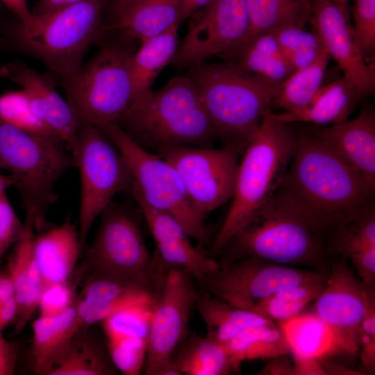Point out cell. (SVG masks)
<instances>
[{"instance_id": "cell-1", "label": "cell", "mask_w": 375, "mask_h": 375, "mask_svg": "<svg viewBox=\"0 0 375 375\" xmlns=\"http://www.w3.org/2000/svg\"><path fill=\"white\" fill-rule=\"evenodd\" d=\"M278 189L299 208L324 242L338 226L374 208L375 188L307 127L296 131L292 156Z\"/></svg>"}, {"instance_id": "cell-2", "label": "cell", "mask_w": 375, "mask_h": 375, "mask_svg": "<svg viewBox=\"0 0 375 375\" xmlns=\"http://www.w3.org/2000/svg\"><path fill=\"white\" fill-rule=\"evenodd\" d=\"M116 124L135 144L158 155L176 147H210L217 135L193 81L170 78L133 101Z\"/></svg>"}, {"instance_id": "cell-3", "label": "cell", "mask_w": 375, "mask_h": 375, "mask_svg": "<svg viewBox=\"0 0 375 375\" xmlns=\"http://www.w3.org/2000/svg\"><path fill=\"white\" fill-rule=\"evenodd\" d=\"M220 262L253 258L328 274L337 257L299 208L278 188L232 237Z\"/></svg>"}, {"instance_id": "cell-4", "label": "cell", "mask_w": 375, "mask_h": 375, "mask_svg": "<svg viewBox=\"0 0 375 375\" xmlns=\"http://www.w3.org/2000/svg\"><path fill=\"white\" fill-rule=\"evenodd\" d=\"M106 0H84L45 13L35 14L5 30L0 47L8 45L42 61L63 83L83 64L100 35Z\"/></svg>"}, {"instance_id": "cell-5", "label": "cell", "mask_w": 375, "mask_h": 375, "mask_svg": "<svg viewBox=\"0 0 375 375\" xmlns=\"http://www.w3.org/2000/svg\"><path fill=\"white\" fill-rule=\"evenodd\" d=\"M186 75L197 88L215 128L226 145L245 148L272 111L278 85L227 63L202 62Z\"/></svg>"}, {"instance_id": "cell-6", "label": "cell", "mask_w": 375, "mask_h": 375, "mask_svg": "<svg viewBox=\"0 0 375 375\" xmlns=\"http://www.w3.org/2000/svg\"><path fill=\"white\" fill-rule=\"evenodd\" d=\"M272 112V111H271ZM267 112L245 147L238 165L233 201L212 244L219 255L232 237L278 190L290 162L296 131L290 124L275 121Z\"/></svg>"}, {"instance_id": "cell-7", "label": "cell", "mask_w": 375, "mask_h": 375, "mask_svg": "<svg viewBox=\"0 0 375 375\" xmlns=\"http://www.w3.org/2000/svg\"><path fill=\"white\" fill-rule=\"evenodd\" d=\"M74 166L70 150L60 139L30 133L0 119V169L15 180L28 230L48 226L47 211L58 199L56 185Z\"/></svg>"}, {"instance_id": "cell-8", "label": "cell", "mask_w": 375, "mask_h": 375, "mask_svg": "<svg viewBox=\"0 0 375 375\" xmlns=\"http://www.w3.org/2000/svg\"><path fill=\"white\" fill-rule=\"evenodd\" d=\"M131 39L110 42L63 83L78 126L115 123L133 100Z\"/></svg>"}, {"instance_id": "cell-9", "label": "cell", "mask_w": 375, "mask_h": 375, "mask_svg": "<svg viewBox=\"0 0 375 375\" xmlns=\"http://www.w3.org/2000/svg\"><path fill=\"white\" fill-rule=\"evenodd\" d=\"M99 216L94 240L68 282L77 289L85 276L98 273L133 280L153 290L158 276L156 256L149 253L133 212L112 201Z\"/></svg>"}, {"instance_id": "cell-10", "label": "cell", "mask_w": 375, "mask_h": 375, "mask_svg": "<svg viewBox=\"0 0 375 375\" xmlns=\"http://www.w3.org/2000/svg\"><path fill=\"white\" fill-rule=\"evenodd\" d=\"M97 128L113 142L127 162L133 178L131 189L151 206L174 218L190 238L206 244L208 232L204 217L193 206L177 170L158 155L139 147L116 123Z\"/></svg>"}, {"instance_id": "cell-11", "label": "cell", "mask_w": 375, "mask_h": 375, "mask_svg": "<svg viewBox=\"0 0 375 375\" xmlns=\"http://www.w3.org/2000/svg\"><path fill=\"white\" fill-rule=\"evenodd\" d=\"M70 151L80 176L78 230L83 249L97 217L115 195L121 192H130L133 178L119 149L94 126H78Z\"/></svg>"}, {"instance_id": "cell-12", "label": "cell", "mask_w": 375, "mask_h": 375, "mask_svg": "<svg viewBox=\"0 0 375 375\" xmlns=\"http://www.w3.org/2000/svg\"><path fill=\"white\" fill-rule=\"evenodd\" d=\"M185 270L165 272L151 308L146 356L147 375H181L174 365L176 349L185 338L199 293Z\"/></svg>"}, {"instance_id": "cell-13", "label": "cell", "mask_w": 375, "mask_h": 375, "mask_svg": "<svg viewBox=\"0 0 375 375\" xmlns=\"http://www.w3.org/2000/svg\"><path fill=\"white\" fill-rule=\"evenodd\" d=\"M218 262L219 267L202 281L208 293L250 311L257 303L280 290L323 281L328 274L253 258Z\"/></svg>"}, {"instance_id": "cell-14", "label": "cell", "mask_w": 375, "mask_h": 375, "mask_svg": "<svg viewBox=\"0 0 375 375\" xmlns=\"http://www.w3.org/2000/svg\"><path fill=\"white\" fill-rule=\"evenodd\" d=\"M188 19L187 33L169 63L177 69H188L213 56L224 59L249 34L247 0H213Z\"/></svg>"}, {"instance_id": "cell-15", "label": "cell", "mask_w": 375, "mask_h": 375, "mask_svg": "<svg viewBox=\"0 0 375 375\" xmlns=\"http://www.w3.org/2000/svg\"><path fill=\"white\" fill-rule=\"evenodd\" d=\"M242 149L237 145L222 149L176 147L158 156L177 170L193 206L204 217L232 198L238 155Z\"/></svg>"}, {"instance_id": "cell-16", "label": "cell", "mask_w": 375, "mask_h": 375, "mask_svg": "<svg viewBox=\"0 0 375 375\" xmlns=\"http://www.w3.org/2000/svg\"><path fill=\"white\" fill-rule=\"evenodd\" d=\"M373 303L374 285L362 282L347 258L338 256L331 265L322 291L314 301L313 312L340 333L356 355L361 322Z\"/></svg>"}, {"instance_id": "cell-17", "label": "cell", "mask_w": 375, "mask_h": 375, "mask_svg": "<svg viewBox=\"0 0 375 375\" xmlns=\"http://www.w3.org/2000/svg\"><path fill=\"white\" fill-rule=\"evenodd\" d=\"M311 23L333 58L361 97L375 89V70L367 65L348 24V17L331 0H311Z\"/></svg>"}, {"instance_id": "cell-18", "label": "cell", "mask_w": 375, "mask_h": 375, "mask_svg": "<svg viewBox=\"0 0 375 375\" xmlns=\"http://www.w3.org/2000/svg\"><path fill=\"white\" fill-rule=\"evenodd\" d=\"M0 77L21 88L36 115L70 150L78 124L69 103L56 91L51 81L20 60L0 67Z\"/></svg>"}, {"instance_id": "cell-19", "label": "cell", "mask_w": 375, "mask_h": 375, "mask_svg": "<svg viewBox=\"0 0 375 375\" xmlns=\"http://www.w3.org/2000/svg\"><path fill=\"white\" fill-rule=\"evenodd\" d=\"M78 287L81 290L76 301L82 326H94L128 307L153 305L156 296L147 285L104 274L87 275Z\"/></svg>"}, {"instance_id": "cell-20", "label": "cell", "mask_w": 375, "mask_h": 375, "mask_svg": "<svg viewBox=\"0 0 375 375\" xmlns=\"http://www.w3.org/2000/svg\"><path fill=\"white\" fill-rule=\"evenodd\" d=\"M130 193L140 208L156 242V252L165 264L180 267L201 282L219 267L217 261L192 244L190 236L174 218L151 206L135 190L131 189Z\"/></svg>"}, {"instance_id": "cell-21", "label": "cell", "mask_w": 375, "mask_h": 375, "mask_svg": "<svg viewBox=\"0 0 375 375\" xmlns=\"http://www.w3.org/2000/svg\"><path fill=\"white\" fill-rule=\"evenodd\" d=\"M307 128L375 188V115L372 109H363L352 120Z\"/></svg>"}, {"instance_id": "cell-22", "label": "cell", "mask_w": 375, "mask_h": 375, "mask_svg": "<svg viewBox=\"0 0 375 375\" xmlns=\"http://www.w3.org/2000/svg\"><path fill=\"white\" fill-rule=\"evenodd\" d=\"M107 342L93 328L82 326L46 362L39 375H115Z\"/></svg>"}, {"instance_id": "cell-23", "label": "cell", "mask_w": 375, "mask_h": 375, "mask_svg": "<svg viewBox=\"0 0 375 375\" xmlns=\"http://www.w3.org/2000/svg\"><path fill=\"white\" fill-rule=\"evenodd\" d=\"M33 248L42 292L54 285L67 283L83 250L77 224L67 217L60 225L34 235Z\"/></svg>"}, {"instance_id": "cell-24", "label": "cell", "mask_w": 375, "mask_h": 375, "mask_svg": "<svg viewBox=\"0 0 375 375\" xmlns=\"http://www.w3.org/2000/svg\"><path fill=\"white\" fill-rule=\"evenodd\" d=\"M277 324L294 359L321 361L338 355L355 356L340 334L314 312H302Z\"/></svg>"}, {"instance_id": "cell-25", "label": "cell", "mask_w": 375, "mask_h": 375, "mask_svg": "<svg viewBox=\"0 0 375 375\" xmlns=\"http://www.w3.org/2000/svg\"><path fill=\"white\" fill-rule=\"evenodd\" d=\"M224 60L240 70L275 85L282 84L295 71L272 31L248 38Z\"/></svg>"}, {"instance_id": "cell-26", "label": "cell", "mask_w": 375, "mask_h": 375, "mask_svg": "<svg viewBox=\"0 0 375 375\" xmlns=\"http://www.w3.org/2000/svg\"><path fill=\"white\" fill-rule=\"evenodd\" d=\"M362 97L344 76L322 86L310 104L297 112H283L271 117L283 124L311 123L315 126L333 125L346 121Z\"/></svg>"}, {"instance_id": "cell-27", "label": "cell", "mask_w": 375, "mask_h": 375, "mask_svg": "<svg viewBox=\"0 0 375 375\" xmlns=\"http://www.w3.org/2000/svg\"><path fill=\"white\" fill-rule=\"evenodd\" d=\"M180 19L178 0H129L121 13L100 34L117 31L123 37L140 41L158 35Z\"/></svg>"}, {"instance_id": "cell-28", "label": "cell", "mask_w": 375, "mask_h": 375, "mask_svg": "<svg viewBox=\"0 0 375 375\" xmlns=\"http://www.w3.org/2000/svg\"><path fill=\"white\" fill-rule=\"evenodd\" d=\"M31 233L19 240L13 248L7 262L15 288L17 315L14 322L19 333L39 307L42 294V281L35 258Z\"/></svg>"}, {"instance_id": "cell-29", "label": "cell", "mask_w": 375, "mask_h": 375, "mask_svg": "<svg viewBox=\"0 0 375 375\" xmlns=\"http://www.w3.org/2000/svg\"><path fill=\"white\" fill-rule=\"evenodd\" d=\"M181 24L177 22L165 31L140 41V46L131 60L133 100L151 91L156 77L170 63L179 44Z\"/></svg>"}, {"instance_id": "cell-30", "label": "cell", "mask_w": 375, "mask_h": 375, "mask_svg": "<svg viewBox=\"0 0 375 375\" xmlns=\"http://www.w3.org/2000/svg\"><path fill=\"white\" fill-rule=\"evenodd\" d=\"M233 369L244 361L291 354L285 335L274 322L248 327L223 344Z\"/></svg>"}, {"instance_id": "cell-31", "label": "cell", "mask_w": 375, "mask_h": 375, "mask_svg": "<svg viewBox=\"0 0 375 375\" xmlns=\"http://www.w3.org/2000/svg\"><path fill=\"white\" fill-rule=\"evenodd\" d=\"M81 327L76 298L63 311L53 315H40L36 319L32 324L31 347L33 372L39 374L46 362Z\"/></svg>"}, {"instance_id": "cell-32", "label": "cell", "mask_w": 375, "mask_h": 375, "mask_svg": "<svg viewBox=\"0 0 375 375\" xmlns=\"http://www.w3.org/2000/svg\"><path fill=\"white\" fill-rule=\"evenodd\" d=\"M194 308L206 326V336L222 344L248 327L271 322L209 294H199Z\"/></svg>"}, {"instance_id": "cell-33", "label": "cell", "mask_w": 375, "mask_h": 375, "mask_svg": "<svg viewBox=\"0 0 375 375\" xmlns=\"http://www.w3.org/2000/svg\"><path fill=\"white\" fill-rule=\"evenodd\" d=\"M329 58L324 49L310 65L295 70L278 85L272 108H280L286 112L306 108L322 87Z\"/></svg>"}, {"instance_id": "cell-34", "label": "cell", "mask_w": 375, "mask_h": 375, "mask_svg": "<svg viewBox=\"0 0 375 375\" xmlns=\"http://www.w3.org/2000/svg\"><path fill=\"white\" fill-rule=\"evenodd\" d=\"M173 361L181 374L224 375L233 369L224 345L207 336L192 335Z\"/></svg>"}, {"instance_id": "cell-35", "label": "cell", "mask_w": 375, "mask_h": 375, "mask_svg": "<svg viewBox=\"0 0 375 375\" xmlns=\"http://www.w3.org/2000/svg\"><path fill=\"white\" fill-rule=\"evenodd\" d=\"M326 280L280 290L257 303L251 311L276 323L289 319L314 302L322 291Z\"/></svg>"}, {"instance_id": "cell-36", "label": "cell", "mask_w": 375, "mask_h": 375, "mask_svg": "<svg viewBox=\"0 0 375 375\" xmlns=\"http://www.w3.org/2000/svg\"><path fill=\"white\" fill-rule=\"evenodd\" d=\"M247 3L250 19L247 39L287 22H304L311 6L310 0H247Z\"/></svg>"}, {"instance_id": "cell-37", "label": "cell", "mask_w": 375, "mask_h": 375, "mask_svg": "<svg viewBox=\"0 0 375 375\" xmlns=\"http://www.w3.org/2000/svg\"><path fill=\"white\" fill-rule=\"evenodd\" d=\"M303 22H287L272 30L294 70L310 65L324 49L317 33L305 29Z\"/></svg>"}, {"instance_id": "cell-38", "label": "cell", "mask_w": 375, "mask_h": 375, "mask_svg": "<svg viewBox=\"0 0 375 375\" xmlns=\"http://www.w3.org/2000/svg\"><path fill=\"white\" fill-rule=\"evenodd\" d=\"M324 244L333 256L344 258L375 245L374 208L338 226L326 236Z\"/></svg>"}, {"instance_id": "cell-39", "label": "cell", "mask_w": 375, "mask_h": 375, "mask_svg": "<svg viewBox=\"0 0 375 375\" xmlns=\"http://www.w3.org/2000/svg\"><path fill=\"white\" fill-rule=\"evenodd\" d=\"M0 119L30 133L57 138L36 115L28 97L22 90L0 96Z\"/></svg>"}, {"instance_id": "cell-40", "label": "cell", "mask_w": 375, "mask_h": 375, "mask_svg": "<svg viewBox=\"0 0 375 375\" xmlns=\"http://www.w3.org/2000/svg\"><path fill=\"white\" fill-rule=\"evenodd\" d=\"M153 305H140L122 309L101 323L107 340L125 337L147 338Z\"/></svg>"}, {"instance_id": "cell-41", "label": "cell", "mask_w": 375, "mask_h": 375, "mask_svg": "<svg viewBox=\"0 0 375 375\" xmlns=\"http://www.w3.org/2000/svg\"><path fill=\"white\" fill-rule=\"evenodd\" d=\"M112 360L118 371L126 375H137L146 359L147 338L125 337L106 340Z\"/></svg>"}, {"instance_id": "cell-42", "label": "cell", "mask_w": 375, "mask_h": 375, "mask_svg": "<svg viewBox=\"0 0 375 375\" xmlns=\"http://www.w3.org/2000/svg\"><path fill=\"white\" fill-rule=\"evenodd\" d=\"M353 34L357 44L365 58L375 49V0H355Z\"/></svg>"}, {"instance_id": "cell-43", "label": "cell", "mask_w": 375, "mask_h": 375, "mask_svg": "<svg viewBox=\"0 0 375 375\" xmlns=\"http://www.w3.org/2000/svg\"><path fill=\"white\" fill-rule=\"evenodd\" d=\"M28 230L18 217L6 192L0 194V262L12 246L27 235Z\"/></svg>"}, {"instance_id": "cell-44", "label": "cell", "mask_w": 375, "mask_h": 375, "mask_svg": "<svg viewBox=\"0 0 375 375\" xmlns=\"http://www.w3.org/2000/svg\"><path fill=\"white\" fill-rule=\"evenodd\" d=\"M75 291L68 283L45 289L38 307L41 311L40 315H53L63 311L75 299Z\"/></svg>"}, {"instance_id": "cell-45", "label": "cell", "mask_w": 375, "mask_h": 375, "mask_svg": "<svg viewBox=\"0 0 375 375\" xmlns=\"http://www.w3.org/2000/svg\"><path fill=\"white\" fill-rule=\"evenodd\" d=\"M345 258L362 282L367 285H374L375 245L356 251Z\"/></svg>"}, {"instance_id": "cell-46", "label": "cell", "mask_w": 375, "mask_h": 375, "mask_svg": "<svg viewBox=\"0 0 375 375\" xmlns=\"http://www.w3.org/2000/svg\"><path fill=\"white\" fill-rule=\"evenodd\" d=\"M18 357V344L6 339L0 331V375L14 374Z\"/></svg>"}, {"instance_id": "cell-47", "label": "cell", "mask_w": 375, "mask_h": 375, "mask_svg": "<svg viewBox=\"0 0 375 375\" xmlns=\"http://www.w3.org/2000/svg\"><path fill=\"white\" fill-rule=\"evenodd\" d=\"M360 357L362 366L369 372L375 369V333L360 331L358 337Z\"/></svg>"}, {"instance_id": "cell-48", "label": "cell", "mask_w": 375, "mask_h": 375, "mask_svg": "<svg viewBox=\"0 0 375 375\" xmlns=\"http://www.w3.org/2000/svg\"><path fill=\"white\" fill-rule=\"evenodd\" d=\"M17 315V303L15 296L0 303V331H3L11 323H14Z\"/></svg>"}, {"instance_id": "cell-49", "label": "cell", "mask_w": 375, "mask_h": 375, "mask_svg": "<svg viewBox=\"0 0 375 375\" xmlns=\"http://www.w3.org/2000/svg\"><path fill=\"white\" fill-rule=\"evenodd\" d=\"M287 356H279L271 360L260 374L294 375V367L286 358Z\"/></svg>"}, {"instance_id": "cell-50", "label": "cell", "mask_w": 375, "mask_h": 375, "mask_svg": "<svg viewBox=\"0 0 375 375\" xmlns=\"http://www.w3.org/2000/svg\"><path fill=\"white\" fill-rule=\"evenodd\" d=\"M294 361L295 375L325 374L320 361L311 359H294Z\"/></svg>"}, {"instance_id": "cell-51", "label": "cell", "mask_w": 375, "mask_h": 375, "mask_svg": "<svg viewBox=\"0 0 375 375\" xmlns=\"http://www.w3.org/2000/svg\"><path fill=\"white\" fill-rule=\"evenodd\" d=\"M180 19L183 22L193 13L208 5L213 0H178Z\"/></svg>"}, {"instance_id": "cell-52", "label": "cell", "mask_w": 375, "mask_h": 375, "mask_svg": "<svg viewBox=\"0 0 375 375\" xmlns=\"http://www.w3.org/2000/svg\"><path fill=\"white\" fill-rule=\"evenodd\" d=\"M1 1L17 17L18 20H26L32 14L28 9L26 0Z\"/></svg>"}, {"instance_id": "cell-53", "label": "cell", "mask_w": 375, "mask_h": 375, "mask_svg": "<svg viewBox=\"0 0 375 375\" xmlns=\"http://www.w3.org/2000/svg\"><path fill=\"white\" fill-rule=\"evenodd\" d=\"M84 0H40L35 14L45 13L64 6L72 5Z\"/></svg>"}, {"instance_id": "cell-54", "label": "cell", "mask_w": 375, "mask_h": 375, "mask_svg": "<svg viewBox=\"0 0 375 375\" xmlns=\"http://www.w3.org/2000/svg\"><path fill=\"white\" fill-rule=\"evenodd\" d=\"M15 180L10 174H0V194L6 192V190L15 186Z\"/></svg>"}, {"instance_id": "cell-55", "label": "cell", "mask_w": 375, "mask_h": 375, "mask_svg": "<svg viewBox=\"0 0 375 375\" xmlns=\"http://www.w3.org/2000/svg\"><path fill=\"white\" fill-rule=\"evenodd\" d=\"M128 1L129 0H114L112 7L114 19L121 13Z\"/></svg>"}, {"instance_id": "cell-56", "label": "cell", "mask_w": 375, "mask_h": 375, "mask_svg": "<svg viewBox=\"0 0 375 375\" xmlns=\"http://www.w3.org/2000/svg\"><path fill=\"white\" fill-rule=\"evenodd\" d=\"M342 12L343 13L348 17L347 12V2L348 0H331Z\"/></svg>"}, {"instance_id": "cell-57", "label": "cell", "mask_w": 375, "mask_h": 375, "mask_svg": "<svg viewBox=\"0 0 375 375\" xmlns=\"http://www.w3.org/2000/svg\"><path fill=\"white\" fill-rule=\"evenodd\" d=\"M2 42H3V39H2V38H0V47H1V45L2 44Z\"/></svg>"}]
</instances>
